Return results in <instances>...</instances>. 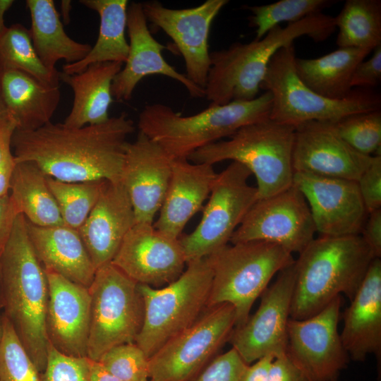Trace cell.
I'll use <instances>...</instances> for the list:
<instances>
[{
	"label": "cell",
	"instance_id": "cell-32",
	"mask_svg": "<svg viewBox=\"0 0 381 381\" xmlns=\"http://www.w3.org/2000/svg\"><path fill=\"white\" fill-rule=\"evenodd\" d=\"M10 197L19 214L40 226L64 224L47 176L32 162H16L11 181Z\"/></svg>",
	"mask_w": 381,
	"mask_h": 381
},
{
	"label": "cell",
	"instance_id": "cell-5",
	"mask_svg": "<svg viewBox=\"0 0 381 381\" xmlns=\"http://www.w3.org/2000/svg\"><path fill=\"white\" fill-rule=\"evenodd\" d=\"M270 92L252 100L210 104L193 115L183 116L160 103L146 105L138 116L139 131L157 143L171 159H187L195 150L230 137L241 128L267 118Z\"/></svg>",
	"mask_w": 381,
	"mask_h": 381
},
{
	"label": "cell",
	"instance_id": "cell-4",
	"mask_svg": "<svg viewBox=\"0 0 381 381\" xmlns=\"http://www.w3.org/2000/svg\"><path fill=\"white\" fill-rule=\"evenodd\" d=\"M335 28L334 17L319 13L284 28L277 25L259 40L234 42L227 49L210 53L205 97L215 104L255 99L268 64L278 50L302 36L316 42L324 41Z\"/></svg>",
	"mask_w": 381,
	"mask_h": 381
},
{
	"label": "cell",
	"instance_id": "cell-44",
	"mask_svg": "<svg viewBox=\"0 0 381 381\" xmlns=\"http://www.w3.org/2000/svg\"><path fill=\"white\" fill-rule=\"evenodd\" d=\"M267 381H308V380L285 353L273 359L269 368Z\"/></svg>",
	"mask_w": 381,
	"mask_h": 381
},
{
	"label": "cell",
	"instance_id": "cell-13",
	"mask_svg": "<svg viewBox=\"0 0 381 381\" xmlns=\"http://www.w3.org/2000/svg\"><path fill=\"white\" fill-rule=\"evenodd\" d=\"M315 232L308 205L301 191L292 185L258 199L232 234L230 242L267 241L299 254L314 238Z\"/></svg>",
	"mask_w": 381,
	"mask_h": 381
},
{
	"label": "cell",
	"instance_id": "cell-28",
	"mask_svg": "<svg viewBox=\"0 0 381 381\" xmlns=\"http://www.w3.org/2000/svg\"><path fill=\"white\" fill-rule=\"evenodd\" d=\"M0 73L4 104L16 130L34 131L51 122L61 99L59 85L44 83L20 71Z\"/></svg>",
	"mask_w": 381,
	"mask_h": 381
},
{
	"label": "cell",
	"instance_id": "cell-27",
	"mask_svg": "<svg viewBox=\"0 0 381 381\" xmlns=\"http://www.w3.org/2000/svg\"><path fill=\"white\" fill-rule=\"evenodd\" d=\"M123 64L121 62L97 63L72 75L60 72V80L71 87L74 95L71 110L63 123L64 126L81 128L101 124L109 119L111 85Z\"/></svg>",
	"mask_w": 381,
	"mask_h": 381
},
{
	"label": "cell",
	"instance_id": "cell-9",
	"mask_svg": "<svg viewBox=\"0 0 381 381\" xmlns=\"http://www.w3.org/2000/svg\"><path fill=\"white\" fill-rule=\"evenodd\" d=\"M186 265L181 274L164 287L138 284L144 318L135 343L148 358L167 341L191 326L207 307L212 280L207 257L190 261Z\"/></svg>",
	"mask_w": 381,
	"mask_h": 381
},
{
	"label": "cell",
	"instance_id": "cell-36",
	"mask_svg": "<svg viewBox=\"0 0 381 381\" xmlns=\"http://www.w3.org/2000/svg\"><path fill=\"white\" fill-rule=\"evenodd\" d=\"M329 0H281L272 4L246 6L252 13L250 25L255 28V40L262 38L271 29L281 23H296L304 18L322 13L334 4Z\"/></svg>",
	"mask_w": 381,
	"mask_h": 381
},
{
	"label": "cell",
	"instance_id": "cell-45",
	"mask_svg": "<svg viewBox=\"0 0 381 381\" xmlns=\"http://www.w3.org/2000/svg\"><path fill=\"white\" fill-rule=\"evenodd\" d=\"M376 258L381 257V209L368 213L360 234Z\"/></svg>",
	"mask_w": 381,
	"mask_h": 381
},
{
	"label": "cell",
	"instance_id": "cell-34",
	"mask_svg": "<svg viewBox=\"0 0 381 381\" xmlns=\"http://www.w3.org/2000/svg\"><path fill=\"white\" fill-rule=\"evenodd\" d=\"M17 71L38 80L59 85L60 72H51L41 62L32 42L30 30L22 24L7 27L0 36V72Z\"/></svg>",
	"mask_w": 381,
	"mask_h": 381
},
{
	"label": "cell",
	"instance_id": "cell-2",
	"mask_svg": "<svg viewBox=\"0 0 381 381\" xmlns=\"http://www.w3.org/2000/svg\"><path fill=\"white\" fill-rule=\"evenodd\" d=\"M2 313L40 373L47 365L46 313L48 283L28 232L27 219L17 215L1 257Z\"/></svg>",
	"mask_w": 381,
	"mask_h": 381
},
{
	"label": "cell",
	"instance_id": "cell-17",
	"mask_svg": "<svg viewBox=\"0 0 381 381\" xmlns=\"http://www.w3.org/2000/svg\"><path fill=\"white\" fill-rule=\"evenodd\" d=\"M111 262L137 284L157 288L176 279L186 265L179 238L147 223L132 227Z\"/></svg>",
	"mask_w": 381,
	"mask_h": 381
},
{
	"label": "cell",
	"instance_id": "cell-42",
	"mask_svg": "<svg viewBox=\"0 0 381 381\" xmlns=\"http://www.w3.org/2000/svg\"><path fill=\"white\" fill-rule=\"evenodd\" d=\"M356 183L368 214L381 209V155L373 156Z\"/></svg>",
	"mask_w": 381,
	"mask_h": 381
},
{
	"label": "cell",
	"instance_id": "cell-3",
	"mask_svg": "<svg viewBox=\"0 0 381 381\" xmlns=\"http://www.w3.org/2000/svg\"><path fill=\"white\" fill-rule=\"evenodd\" d=\"M375 258L360 234L314 238L294 262L290 318L311 317L341 294L351 301Z\"/></svg>",
	"mask_w": 381,
	"mask_h": 381
},
{
	"label": "cell",
	"instance_id": "cell-26",
	"mask_svg": "<svg viewBox=\"0 0 381 381\" xmlns=\"http://www.w3.org/2000/svg\"><path fill=\"white\" fill-rule=\"evenodd\" d=\"M35 253L44 270L89 288L95 267L78 230L64 224L40 226L27 220Z\"/></svg>",
	"mask_w": 381,
	"mask_h": 381
},
{
	"label": "cell",
	"instance_id": "cell-16",
	"mask_svg": "<svg viewBox=\"0 0 381 381\" xmlns=\"http://www.w3.org/2000/svg\"><path fill=\"white\" fill-rule=\"evenodd\" d=\"M227 0H207L187 8H169L157 1L142 3L147 20L169 36L183 58L186 77L205 88L210 67L211 25Z\"/></svg>",
	"mask_w": 381,
	"mask_h": 381
},
{
	"label": "cell",
	"instance_id": "cell-6",
	"mask_svg": "<svg viewBox=\"0 0 381 381\" xmlns=\"http://www.w3.org/2000/svg\"><path fill=\"white\" fill-rule=\"evenodd\" d=\"M294 135L295 127L267 118L195 150L188 159L212 166L225 160L243 164L255 176L258 199L265 198L293 185Z\"/></svg>",
	"mask_w": 381,
	"mask_h": 381
},
{
	"label": "cell",
	"instance_id": "cell-24",
	"mask_svg": "<svg viewBox=\"0 0 381 381\" xmlns=\"http://www.w3.org/2000/svg\"><path fill=\"white\" fill-rule=\"evenodd\" d=\"M340 333L349 358L363 362L375 354L379 373L381 361V260L375 258L343 313Z\"/></svg>",
	"mask_w": 381,
	"mask_h": 381
},
{
	"label": "cell",
	"instance_id": "cell-53",
	"mask_svg": "<svg viewBox=\"0 0 381 381\" xmlns=\"http://www.w3.org/2000/svg\"><path fill=\"white\" fill-rule=\"evenodd\" d=\"M9 117H11V116L7 111V109L6 107L4 98H3L1 85V73H0V121L9 118Z\"/></svg>",
	"mask_w": 381,
	"mask_h": 381
},
{
	"label": "cell",
	"instance_id": "cell-35",
	"mask_svg": "<svg viewBox=\"0 0 381 381\" xmlns=\"http://www.w3.org/2000/svg\"><path fill=\"white\" fill-rule=\"evenodd\" d=\"M107 181L66 182L47 176L64 225L78 230L96 204Z\"/></svg>",
	"mask_w": 381,
	"mask_h": 381
},
{
	"label": "cell",
	"instance_id": "cell-48",
	"mask_svg": "<svg viewBox=\"0 0 381 381\" xmlns=\"http://www.w3.org/2000/svg\"><path fill=\"white\" fill-rule=\"evenodd\" d=\"M274 358L273 356L267 355L248 365L239 381H267L269 368Z\"/></svg>",
	"mask_w": 381,
	"mask_h": 381
},
{
	"label": "cell",
	"instance_id": "cell-50",
	"mask_svg": "<svg viewBox=\"0 0 381 381\" xmlns=\"http://www.w3.org/2000/svg\"><path fill=\"white\" fill-rule=\"evenodd\" d=\"M88 381H121L98 361L88 358Z\"/></svg>",
	"mask_w": 381,
	"mask_h": 381
},
{
	"label": "cell",
	"instance_id": "cell-1",
	"mask_svg": "<svg viewBox=\"0 0 381 381\" xmlns=\"http://www.w3.org/2000/svg\"><path fill=\"white\" fill-rule=\"evenodd\" d=\"M135 129L125 112L81 128L50 122L34 131L16 130L12 152L16 162H32L59 181L116 182L121 181L128 138Z\"/></svg>",
	"mask_w": 381,
	"mask_h": 381
},
{
	"label": "cell",
	"instance_id": "cell-11",
	"mask_svg": "<svg viewBox=\"0 0 381 381\" xmlns=\"http://www.w3.org/2000/svg\"><path fill=\"white\" fill-rule=\"evenodd\" d=\"M250 175L248 169L236 162L217 174L198 225L189 234L179 237L186 263L207 257L228 245L258 200L256 187L248 182Z\"/></svg>",
	"mask_w": 381,
	"mask_h": 381
},
{
	"label": "cell",
	"instance_id": "cell-31",
	"mask_svg": "<svg viewBox=\"0 0 381 381\" xmlns=\"http://www.w3.org/2000/svg\"><path fill=\"white\" fill-rule=\"evenodd\" d=\"M80 2L99 16V35L86 56L73 64H66L63 73L72 75L88 66L104 62H121L127 59L129 45L125 31L127 25V0H81Z\"/></svg>",
	"mask_w": 381,
	"mask_h": 381
},
{
	"label": "cell",
	"instance_id": "cell-8",
	"mask_svg": "<svg viewBox=\"0 0 381 381\" xmlns=\"http://www.w3.org/2000/svg\"><path fill=\"white\" fill-rule=\"evenodd\" d=\"M294 44L278 50L271 59L260 89L272 95L270 119L297 126L310 121L337 123L355 114L380 109L381 99L370 89L358 88L342 99L322 97L298 78Z\"/></svg>",
	"mask_w": 381,
	"mask_h": 381
},
{
	"label": "cell",
	"instance_id": "cell-41",
	"mask_svg": "<svg viewBox=\"0 0 381 381\" xmlns=\"http://www.w3.org/2000/svg\"><path fill=\"white\" fill-rule=\"evenodd\" d=\"M248 365L231 348L212 358L190 381H239Z\"/></svg>",
	"mask_w": 381,
	"mask_h": 381
},
{
	"label": "cell",
	"instance_id": "cell-51",
	"mask_svg": "<svg viewBox=\"0 0 381 381\" xmlns=\"http://www.w3.org/2000/svg\"><path fill=\"white\" fill-rule=\"evenodd\" d=\"M13 3L14 1L13 0H0V36L7 28L4 23L5 13Z\"/></svg>",
	"mask_w": 381,
	"mask_h": 381
},
{
	"label": "cell",
	"instance_id": "cell-7",
	"mask_svg": "<svg viewBox=\"0 0 381 381\" xmlns=\"http://www.w3.org/2000/svg\"><path fill=\"white\" fill-rule=\"evenodd\" d=\"M226 245L207 256L212 280L207 307L229 303L235 327L245 324L256 299L272 278L294 262L292 253L270 242L252 241Z\"/></svg>",
	"mask_w": 381,
	"mask_h": 381
},
{
	"label": "cell",
	"instance_id": "cell-18",
	"mask_svg": "<svg viewBox=\"0 0 381 381\" xmlns=\"http://www.w3.org/2000/svg\"><path fill=\"white\" fill-rule=\"evenodd\" d=\"M293 185L304 196L322 236L361 234L368 214L356 181L295 171Z\"/></svg>",
	"mask_w": 381,
	"mask_h": 381
},
{
	"label": "cell",
	"instance_id": "cell-38",
	"mask_svg": "<svg viewBox=\"0 0 381 381\" xmlns=\"http://www.w3.org/2000/svg\"><path fill=\"white\" fill-rule=\"evenodd\" d=\"M4 332L0 344V381H40V373L3 315Z\"/></svg>",
	"mask_w": 381,
	"mask_h": 381
},
{
	"label": "cell",
	"instance_id": "cell-49",
	"mask_svg": "<svg viewBox=\"0 0 381 381\" xmlns=\"http://www.w3.org/2000/svg\"><path fill=\"white\" fill-rule=\"evenodd\" d=\"M16 164V162L13 155L0 164V197L9 193L11 181Z\"/></svg>",
	"mask_w": 381,
	"mask_h": 381
},
{
	"label": "cell",
	"instance_id": "cell-23",
	"mask_svg": "<svg viewBox=\"0 0 381 381\" xmlns=\"http://www.w3.org/2000/svg\"><path fill=\"white\" fill-rule=\"evenodd\" d=\"M136 224L129 195L121 181H106L87 218L78 229L96 270L111 262Z\"/></svg>",
	"mask_w": 381,
	"mask_h": 381
},
{
	"label": "cell",
	"instance_id": "cell-39",
	"mask_svg": "<svg viewBox=\"0 0 381 381\" xmlns=\"http://www.w3.org/2000/svg\"><path fill=\"white\" fill-rule=\"evenodd\" d=\"M98 361L121 381H150L149 358L135 343L116 346Z\"/></svg>",
	"mask_w": 381,
	"mask_h": 381
},
{
	"label": "cell",
	"instance_id": "cell-47",
	"mask_svg": "<svg viewBox=\"0 0 381 381\" xmlns=\"http://www.w3.org/2000/svg\"><path fill=\"white\" fill-rule=\"evenodd\" d=\"M16 129V124L12 117L0 121V164L13 155L11 143Z\"/></svg>",
	"mask_w": 381,
	"mask_h": 381
},
{
	"label": "cell",
	"instance_id": "cell-29",
	"mask_svg": "<svg viewBox=\"0 0 381 381\" xmlns=\"http://www.w3.org/2000/svg\"><path fill=\"white\" fill-rule=\"evenodd\" d=\"M26 5L34 49L49 71L57 72L55 66L60 60L73 64L86 56L92 47L73 40L66 33L52 0H27Z\"/></svg>",
	"mask_w": 381,
	"mask_h": 381
},
{
	"label": "cell",
	"instance_id": "cell-25",
	"mask_svg": "<svg viewBox=\"0 0 381 381\" xmlns=\"http://www.w3.org/2000/svg\"><path fill=\"white\" fill-rule=\"evenodd\" d=\"M217 175L212 165L173 159L170 181L154 226L179 238L209 198Z\"/></svg>",
	"mask_w": 381,
	"mask_h": 381
},
{
	"label": "cell",
	"instance_id": "cell-43",
	"mask_svg": "<svg viewBox=\"0 0 381 381\" xmlns=\"http://www.w3.org/2000/svg\"><path fill=\"white\" fill-rule=\"evenodd\" d=\"M381 80V44L373 49V56L366 61H362L354 70L352 87L370 89Z\"/></svg>",
	"mask_w": 381,
	"mask_h": 381
},
{
	"label": "cell",
	"instance_id": "cell-12",
	"mask_svg": "<svg viewBox=\"0 0 381 381\" xmlns=\"http://www.w3.org/2000/svg\"><path fill=\"white\" fill-rule=\"evenodd\" d=\"M235 309L229 303L207 308L189 327L149 358L150 381H190L230 339Z\"/></svg>",
	"mask_w": 381,
	"mask_h": 381
},
{
	"label": "cell",
	"instance_id": "cell-22",
	"mask_svg": "<svg viewBox=\"0 0 381 381\" xmlns=\"http://www.w3.org/2000/svg\"><path fill=\"white\" fill-rule=\"evenodd\" d=\"M144 14L142 3L128 6L127 25L129 50L125 65L115 76L111 95L119 101L131 99L137 84L145 77L159 74L182 84L194 98L205 97L203 88L190 81L186 75L168 64L162 56L167 47L152 35Z\"/></svg>",
	"mask_w": 381,
	"mask_h": 381
},
{
	"label": "cell",
	"instance_id": "cell-33",
	"mask_svg": "<svg viewBox=\"0 0 381 381\" xmlns=\"http://www.w3.org/2000/svg\"><path fill=\"white\" fill-rule=\"evenodd\" d=\"M339 47L369 49L381 44V1L347 0L337 17Z\"/></svg>",
	"mask_w": 381,
	"mask_h": 381
},
{
	"label": "cell",
	"instance_id": "cell-30",
	"mask_svg": "<svg viewBox=\"0 0 381 381\" xmlns=\"http://www.w3.org/2000/svg\"><path fill=\"white\" fill-rule=\"evenodd\" d=\"M372 52L369 49L339 47L315 59H295L301 80L318 95L331 99H342L352 91L355 68Z\"/></svg>",
	"mask_w": 381,
	"mask_h": 381
},
{
	"label": "cell",
	"instance_id": "cell-55",
	"mask_svg": "<svg viewBox=\"0 0 381 381\" xmlns=\"http://www.w3.org/2000/svg\"><path fill=\"white\" fill-rule=\"evenodd\" d=\"M3 332H4L3 313L2 312H1V310H0V344L2 339Z\"/></svg>",
	"mask_w": 381,
	"mask_h": 381
},
{
	"label": "cell",
	"instance_id": "cell-46",
	"mask_svg": "<svg viewBox=\"0 0 381 381\" xmlns=\"http://www.w3.org/2000/svg\"><path fill=\"white\" fill-rule=\"evenodd\" d=\"M18 214L9 193L0 197V243L8 238Z\"/></svg>",
	"mask_w": 381,
	"mask_h": 381
},
{
	"label": "cell",
	"instance_id": "cell-15",
	"mask_svg": "<svg viewBox=\"0 0 381 381\" xmlns=\"http://www.w3.org/2000/svg\"><path fill=\"white\" fill-rule=\"evenodd\" d=\"M294 282V262L282 270L276 281L264 291L255 313L244 325L234 329L229 340L246 364L267 355L276 358L286 353Z\"/></svg>",
	"mask_w": 381,
	"mask_h": 381
},
{
	"label": "cell",
	"instance_id": "cell-40",
	"mask_svg": "<svg viewBox=\"0 0 381 381\" xmlns=\"http://www.w3.org/2000/svg\"><path fill=\"white\" fill-rule=\"evenodd\" d=\"M87 357L66 356L48 343L46 368L40 381H88Z\"/></svg>",
	"mask_w": 381,
	"mask_h": 381
},
{
	"label": "cell",
	"instance_id": "cell-56",
	"mask_svg": "<svg viewBox=\"0 0 381 381\" xmlns=\"http://www.w3.org/2000/svg\"><path fill=\"white\" fill-rule=\"evenodd\" d=\"M331 381H338V378H337V379H334V380H331Z\"/></svg>",
	"mask_w": 381,
	"mask_h": 381
},
{
	"label": "cell",
	"instance_id": "cell-19",
	"mask_svg": "<svg viewBox=\"0 0 381 381\" xmlns=\"http://www.w3.org/2000/svg\"><path fill=\"white\" fill-rule=\"evenodd\" d=\"M373 156L352 148L339 136L333 123L310 121L295 127L294 172L357 181Z\"/></svg>",
	"mask_w": 381,
	"mask_h": 381
},
{
	"label": "cell",
	"instance_id": "cell-21",
	"mask_svg": "<svg viewBox=\"0 0 381 381\" xmlns=\"http://www.w3.org/2000/svg\"><path fill=\"white\" fill-rule=\"evenodd\" d=\"M44 271L49 292L48 343L66 356L87 357L91 314L89 288L54 272Z\"/></svg>",
	"mask_w": 381,
	"mask_h": 381
},
{
	"label": "cell",
	"instance_id": "cell-54",
	"mask_svg": "<svg viewBox=\"0 0 381 381\" xmlns=\"http://www.w3.org/2000/svg\"><path fill=\"white\" fill-rule=\"evenodd\" d=\"M6 242V241H5ZM5 242L0 243V310L2 309V296H1V257L3 250V248Z\"/></svg>",
	"mask_w": 381,
	"mask_h": 381
},
{
	"label": "cell",
	"instance_id": "cell-37",
	"mask_svg": "<svg viewBox=\"0 0 381 381\" xmlns=\"http://www.w3.org/2000/svg\"><path fill=\"white\" fill-rule=\"evenodd\" d=\"M339 136L365 155H380L381 111L355 114L334 123Z\"/></svg>",
	"mask_w": 381,
	"mask_h": 381
},
{
	"label": "cell",
	"instance_id": "cell-14",
	"mask_svg": "<svg viewBox=\"0 0 381 381\" xmlns=\"http://www.w3.org/2000/svg\"><path fill=\"white\" fill-rule=\"evenodd\" d=\"M340 296L314 315L289 318L286 353L308 381H331L348 365L349 356L338 331Z\"/></svg>",
	"mask_w": 381,
	"mask_h": 381
},
{
	"label": "cell",
	"instance_id": "cell-20",
	"mask_svg": "<svg viewBox=\"0 0 381 381\" xmlns=\"http://www.w3.org/2000/svg\"><path fill=\"white\" fill-rule=\"evenodd\" d=\"M172 159L140 131L128 143L120 181L131 199L136 223L153 224L169 186Z\"/></svg>",
	"mask_w": 381,
	"mask_h": 381
},
{
	"label": "cell",
	"instance_id": "cell-52",
	"mask_svg": "<svg viewBox=\"0 0 381 381\" xmlns=\"http://www.w3.org/2000/svg\"><path fill=\"white\" fill-rule=\"evenodd\" d=\"M61 13L62 16L64 18V22H66L67 23L70 20V11L71 9V1H66L64 0L61 1Z\"/></svg>",
	"mask_w": 381,
	"mask_h": 381
},
{
	"label": "cell",
	"instance_id": "cell-10",
	"mask_svg": "<svg viewBox=\"0 0 381 381\" xmlns=\"http://www.w3.org/2000/svg\"><path fill=\"white\" fill-rule=\"evenodd\" d=\"M89 291L87 357L98 361L116 346L135 343L143 322L144 305L138 284L111 262L96 270Z\"/></svg>",
	"mask_w": 381,
	"mask_h": 381
}]
</instances>
